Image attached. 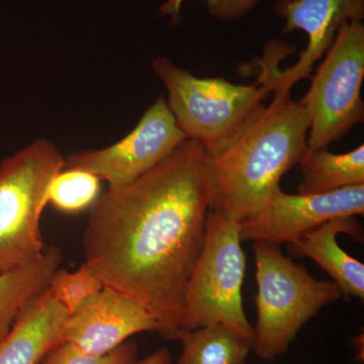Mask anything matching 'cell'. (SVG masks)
I'll use <instances>...</instances> for the list:
<instances>
[{
    "mask_svg": "<svg viewBox=\"0 0 364 364\" xmlns=\"http://www.w3.org/2000/svg\"><path fill=\"white\" fill-rule=\"evenodd\" d=\"M208 202L207 152L186 140L154 168L109 188L90 207L83 263L104 287L141 301L164 338L177 339L181 332Z\"/></svg>",
    "mask_w": 364,
    "mask_h": 364,
    "instance_id": "1",
    "label": "cell"
},
{
    "mask_svg": "<svg viewBox=\"0 0 364 364\" xmlns=\"http://www.w3.org/2000/svg\"><path fill=\"white\" fill-rule=\"evenodd\" d=\"M272 102L226 143L205 151L210 165L208 210L241 223L280 186L306 151L308 114L291 91L273 90Z\"/></svg>",
    "mask_w": 364,
    "mask_h": 364,
    "instance_id": "2",
    "label": "cell"
},
{
    "mask_svg": "<svg viewBox=\"0 0 364 364\" xmlns=\"http://www.w3.org/2000/svg\"><path fill=\"white\" fill-rule=\"evenodd\" d=\"M253 250L258 293L252 350L262 360L273 361L289 351L309 321L342 294L334 282L315 279L277 244L255 241Z\"/></svg>",
    "mask_w": 364,
    "mask_h": 364,
    "instance_id": "3",
    "label": "cell"
},
{
    "mask_svg": "<svg viewBox=\"0 0 364 364\" xmlns=\"http://www.w3.org/2000/svg\"><path fill=\"white\" fill-rule=\"evenodd\" d=\"M168 91V105L186 140L214 150L232 138L264 105L270 91L259 80L234 85L224 78H200L168 57L153 62Z\"/></svg>",
    "mask_w": 364,
    "mask_h": 364,
    "instance_id": "4",
    "label": "cell"
},
{
    "mask_svg": "<svg viewBox=\"0 0 364 364\" xmlns=\"http://www.w3.org/2000/svg\"><path fill=\"white\" fill-rule=\"evenodd\" d=\"M64 166L65 159L47 139L0 163V273L44 252L41 217L52 179Z\"/></svg>",
    "mask_w": 364,
    "mask_h": 364,
    "instance_id": "5",
    "label": "cell"
},
{
    "mask_svg": "<svg viewBox=\"0 0 364 364\" xmlns=\"http://www.w3.org/2000/svg\"><path fill=\"white\" fill-rule=\"evenodd\" d=\"M241 243L239 223L208 210L203 250L186 287L181 331L224 325L252 345L253 326L242 303L246 257Z\"/></svg>",
    "mask_w": 364,
    "mask_h": 364,
    "instance_id": "6",
    "label": "cell"
},
{
    "mask_svg": "<svg viewBox=\"0 0 364 364\" xmlns=\"http://www.w3.org/2000/svg\"><path fill=\"white\" fill-rule=\"evenodd\" d=\"M364 25L342 26L299 105L308 114L306 149H327L363 123L364 102Z\"/></svg>",
    "mask_w": 364,
    "mask_h": 364,
    "instance_id": "7",
    "label": "cell"
},
{
    "mask_svg": "<svg viewBox=\"0 0 364 364\" xmlns=\"http://www.w3.org/2000/svg\"><path fill=\"white\" fill-rule=\"evenodd\" d=\"M186 140L164 98H158L121 141L105 149L74 153L64 168L85 170L119 188L154 168Z\"/></svg>",
    "mask_w": 364,
    "mask_h": 364,
    "instance_id": "8",
    "label": "cell"
},
{
    "mask_svg": "<svg viewBox=\"0 0 364 364\" xmlns=\"http://www.w3.org/2000/svg\"><path fill=\"white\" fill-rule=\"evenodd\" d=\"M363 213L364 184L321 195H289L279 186L250 218L239 223V234L242 242L289 245L326 222Z\"/></svg>",
    "mask_w": 364,
    "mask_h": 364,
    "instance_id": "9",
    "label": "cell"
},
{
    "mask_svg": "<svg viewBox=\"0 0 364 364\" xmlns=\"http://www.w3.org/2000/svg\"><path fill=\"white\" fill-rule=\"evenodd\" d=\"M274 11L286 21L284 32L303 31L308 45L294 66L277 69V61L268 57L259 81L273 90L291 91L293 86L310 76L313 67L331 47L342 26L354 21H363L364 0H277Z\"/></svg>",
    "mask_w": 364,
    "mask_h": 364,
    "instance_id": "10",
    "label": "cell"
},
{
    "mask_svg": "<svg viewBox=\"0 0 364 364\" xmlns=\"http://www.w3.org/2000/svg\"><path fill=\"white\" fill-rule=\"evenodd\" d=\"M143 332L159 334V325L146 306L133 296L104 287L68 315L61 342L100 356Z\"/></svg>",
    "mask_w": 364,
    "mask_h": 364,
    "instance_id": "11",
    "label": "cell"
},
{
    "mask_svg": "<svg viewBox=\"0 0 364 364\" xmlns=\"http://www.w3.org/2000/svg\"><path fill=\"white\" fill-rule=\"evenodd\" d=\"M68 315L47 287L21 310L0 340V364H39L61 343Z\"/></svg>",
    "mask_w": 364,
    "mask_h": 364,
    "instance_id": "12",
    "label": "cell"
},
{
    "mask_svg": "<svg viewBox=\"0 0 364 364\" xmlns=\"http://www.w3.org/2000/svg\"><path fill=\"white\" fill-rule=\"evenodd\" d=\"M339 234H346L355 240H363L360 223L351 217H340L306 232L289 244V253L298 257H309L324 269L338 286L345 298L364 299V265L340 247Z\"/></svg>",
    "mask_w": 364,
    "mask_h": 364,
    "instance_id": "13",
    "label": "cell"
},
{
    "mask_svg": "<svg viewBox=\"0 0 364 364\" xmlns=\"http://www.w3.org/2000/svg\"><path fill=\"white\" fill-rule=\"evenodd\" d=\"M61 263V251L51 246L31 262L0 273V340L21 310L47 289Z\"/></svg>",
    "mask_w": 364,
    "mask_h": 364,
    "instance_id": "14",
    "label": "cell"
},
{
    "mask_svg": "<svg viewBox=\"0 0 364 364\" xmlns=\"http://www.w3.org/2000/svg\"><path fill=\"white\" fill-rule=\"evenodd\" d=\"M299 195H321L364 184V146L334 154L327 149L308 150L299 162Z\"/></svg>",
    "mask_w": 364,
    "mask_h": 364,
    "instance_id": "15",
    "label": "cell"
},
{
    "mask_svg": "<svg viewBox=\"0 0 364 364\" xmlns=\"http://www.w3.org/2000/svg\"><path fill=\"white\" fill-rule=\"evenodd\" d=\"M181 353L176 364H246L252 345L224 325L182 330Z\"/></svg>",
    "mask_w": 364,
    "mask_h": 364,
    "instance_id": "16",
    "label": "cell"
},
{
    "mask_svg": "<svg viewBox=\"0 0 364 364\" xmlns=\"http://www.w3.org/2000/svg\"><path fill=\"white\" fill-rule=\"evenodd\" d=\"M100 181L85 170L64 168L52 179L47 202L62 213L81 212L90 208L100 196Z\"/></svg>",
    "mask_w": 364,
    "mask_h": 364,
    "instance_id": "17",
    "label": "cell"
},
{
    "mask_svg": "<svg viewBox=\"0 0 364 364\" xmlns=\"http://www.w3.org/2000/svg\"><path fill=\"white\" fill-rule=\"evenodd\" d=\"M104 287L100 279L82 263L75 272L57 270L50 280L48 289L57 301L65 308L69 315L88 296L98 293Z\"/></svg>",
    "mask_w": 364,
    "mask_h": 364,
    "instance_id": "18",
    "label": "cell"
},
{
    "mask_svg": "<svg viewBox=\"0 0 364 364\" xmlns=\"http://www.w3.org/2000/svg\"><path fill=\"white\" fill-rule=\"evenodd\" d=\"M138 347L133 341H126L105 355L85 353L73 345L61 342L54 347L39 364H136Z\"/></svg>",
    "mask_w": 364,
    "mask_h": 364,
    "instance_id": "19",
    "label": "cell"
},
{
    "mask_svg": "<svg viewBox=\"0 0 364 364\" xmlns=\"http://www.w3.org/2000/svg\"><path fill=\"white\" fill-rule=\"evenodd\" d=\"M183 0H167L161 7L163 13L172 18L178 16ZM208 14L217 20L230 21L243 18L258 6L261 0H203Z\"/></svg>",
    "mask_w": 364,
    "mask_h": 364,
    "instance_id": "20",
    "label": "cell"
},
{
    "mask_svg": "<svg viewBox=\"0 0 364 364\" xmlns=\"http://www.w3.org/2000/svg\"><path fill=\"white\" fill-rule=\"evenodd\" d=\"M136 364H174L168 349L161 348L153 352L142 360L136 361Z\"/></svg>",
    "mask_w": 364,
    "mask_h": 364,
    "instance_id": "21",
    "label": "cell"
}]
</instances>
